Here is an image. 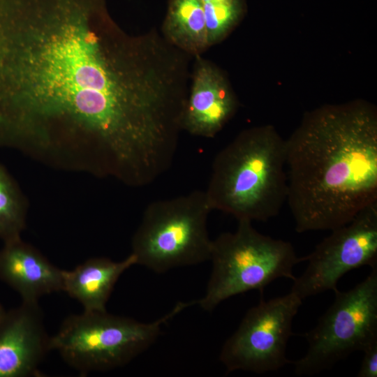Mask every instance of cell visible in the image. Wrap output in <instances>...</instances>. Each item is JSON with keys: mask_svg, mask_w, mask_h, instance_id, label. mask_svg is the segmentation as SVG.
I'll return each mask as SVG.
<instances>
[{"mask_svg": "<svg viewBox=\"0 0 377 377\" xmlns=\"http://www.w3.org/2000/svg\"><path fill=\"white\" fill-rule=\"evenodd\" d=\"M105 0H0V147L128 184L157 160L172 79Z\"/></svg>", "mask_w": 377, "mask_h": 377, "instance_id": "6da1fadb", "label": "cell"}, {"mask_svg": "<svg viewBox=\"0 0 377 377\" xmlns=\"http://www.w3.org/2000/svg\"><path fill=\"white\" fill-rule=\"evenodd\" d=\"M286 140L295 230H332L377 202V112L355 101L306 113Z\"/></svg>", "mask_w": 377, "mask_h": 377, "instance_id": "7a4b0ae2", "label": "cell"}, {"mask_svg": "<svg viewBox=\"0 0 377 377\" xmlns=\"http://www.w3.org/2000/svg\"><path fill=\"white\" fill-rule=\"evenodd\" d=\"M212 210L267 221L288 198L286 140L274 126L241 132L215 156L205 191Z\"/></svg>", "mask_w": 377, "mask_h": 377, "instance_id": "3957f363", "label": "cell"}, {"mask_svg": "<svg viewBox=\"0 0 377 377\" xmlns=\"http://www.w3.org/2000/svg\"><path fill=\"white\" fill-rule=\"evenodd\" d=\"M193 304L195 301L179 302L167 314L147 323L106 310L84 311L64 320L50 339V348L81 374L121 367L149 348L162 326Z\"/></svg>", "mask_w": 377, "mask_h": 377, "instance_id": "277c9868", "label": "cell"}, {"mask_svg": "<svg viewBox=\"0 0 377 377\" xmlns=\"http://www.w3.org/2000/svg\"><path fill=\"white\" fill-rule=\"evenodd\" d=\"M251 223L238 221L235 232L221 233L212 240V270L205 294L196 301L205 311H212L238 294L262 291L279 278L294 280V266L304 261L290 242L259 232Z\"/></svg>", "mask_w": 377, "mask_h": 377, "instance_id": "5b68a950", "label": "cell"}, {"mask_svg": "<svg viewBox=\"0 0 377 377\" xmlns=\"http://www.w3.org/2000/svg\"><path fill=\"white\" fill-rule=\"evenodd\" d=\"M211 211L205 191L199 190L150 203L132 238L136 264L164 273L209 260Z\"/></svg>", "mask_w": 377, "mask_h": 377, "instance_id": "8992f818", "label": "cell"}, {"mask_svg": "<svg viewBox=\"0 0 377 377\" xmlns=\"http://www.w3.org/2000/svg\"><path fill=\"white\" fill-rule=\"evenodd\" d=\"M334 292L332 304L304 335L307 352L294 362L298 376L330 369L353 353L364 351L377 341V267L353 288Z\"/></svg>", "mask_w": 377, "mask_h": 377, "instance_id": "52a82bcc", "label": "cell"}, {"mask_svg": "<svg viewBox=\"0 0 377 377\" xmlns=\"http://www.w3.org/2000/svg\"><path fill=\"white\" fill-rule=\"evenodd\" d=\"M302 300L293 292L262 300L248 310L236 331L223 344L219 359L227 373L276 371L289 362L286 346L294 317Z\"/></svg>", "mask_w": 377, "mask_h": 377, "instance_id": "ba28073f", "label": "cell"}, {"mask_svg": "<svg viewBox=\"0 0 377 377\" xmlns=\"http://www.w3.org/2000/svg\"><path fill=\"white\" fill-rule=\"evenodd\" d=\"M330 231L312 253L304 257L308 265L293 280L290 291L302 300L335 290L341 277L352 269L364 265L377 267V202Z\"/></svg>", "mask_w": 377, "mask_h": 377, "instance_id": "9c48e42d", "label": "cell"}, {"mask_svg": "<svg viewBox=\"0 0 377 377\" xmlns=\"http://www.w3.org/2000/svg\"><path fill=\"white\" fill-rule=\"evenodd\" d=\"M50 339L38 302H22L6 311L0 323V377L40 376Z\"/></svg>", "mask_w": 377, "mask_h": 377, "instance_id": "30bf717a", "label": "cell"}, {"mask_svg": "<svg viewBox=\"0 0 377 377\" xmlns=\"http://www.w3.org/2000/svg\"><path fill=\"white\" fill-rule=\"evenodd\" d=\"M236 98L222 73L199 59L181 118L182 129L204 138L214 137L233 116Z\"/></svg>", "mask_w": 377, "mask_h": 377, "instance_id": "8fae6325", "label": "cell"}, {"mask_svg": "<svg viewBox=\"0 0 377 377\" xmlns=\"http://www.w3.org/2000/svg\"><path fill=\"white\" fill-rule=\"evenodd\" d=\"M63 271L21 237L4 242L0 249V280L22 302H38L45 295L62 291Z\"/></svg>", "mask_w": 377, "mask_h": 377, "instance_id": "7c38bea8", "label": "cell"}, {"mask_svg": "<svg viewBox=\"0 0 377 377\" xmlns=\"http://www.w3.org/2000/svg\"><path fill=\"white\" fill-rule=\"evenodd\" d=\"M136 265L131 253L121 261L104 257L91 258L74 269L63 271V290L79 302L84 311L106 310V304L121 275Z\"/></svg>", "mask_w": 377, "mask_h": 377, "instance_id": "4fadbf2b", "label": "cell"}, {"mask_svg": "<svg viewBox=\"0 0 377 377\" xmlns=\"http://www.w3.org/2000/svg\"><path fill=\"white\" fill-rule=\"evenodd\" d=\"M164 27L170 42L188 52L209 46L201 0H171Z\"/></svg>", "mask_w": 377, "mask_h": 377, "instance_id": "5bb4252c", "label": "cell"}, {"mask_svg": "<svg viewBox=\"0 0 377 377\" xmlns=\"http://www.w3.org/2000/svg\"><path fill=\"white\" fill-rule=\"evenodd\" d=\"M27 203L14 179L0 164V239L21 237L26 226Z\"/></svg>", "mask_w": 377, "mask_h": 377, "instance_id": "9a60e30c", "label": "cell"}, {"mask_svg": "<svg viewBox=\"0 0 377 377\" xmlns=\"http://www.w3.org/2000/svg\"><path fill=\"white\" fill-rule=\"evenodd\" d=\"M209 46L221 40L239 22L243 12L242 0H201Z\"/></svg>", "mask_w": 377, "mask_h": 377, "instance_id": "2e32d148", "label": "cell"}, {"mask_svg": "<svg viewBox=\"0 0 377 377\" xmlns=\"http://www.w3.org/2000/svg\"><path fill=\"white\" fill-rule=\"evenodd\" d=\"M364 357L358 377H376L377 376V341L373 343L364 351Z\"/></svg>", "mask_w": 377, "mask_h": 377, "instance_id": "e0dca14e", "label": "cell"}, {"mask_svg": "<svg viewBox=\"0 0 377 377\" xmlns=\"http://www.w3.org/2000/svg\"><path fill=\"white\" fill-rule=\"evenodd\" d=\"M6 312V311L5 310L4 307L2 306L1 304H0V323L1 320H3Z\"/></svg>", "mask_w": 377, "mask_h": 377, "instance_id": "ac0fdd59", "label": "cell"}]
</instances>
